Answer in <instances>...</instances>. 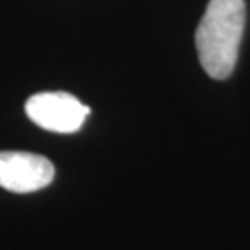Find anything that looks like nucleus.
Masks as SVG:
<instances>
[{
	"mask_svg": "<svg viewBox=\"0 0 250 250\" xmlns=\"http://www.w3.org/2000/svg\"><path fill=\"white\" fill-rule=\"evenodd\" d=\"M245 30V0H209L195 34L206 74L226 80L235 69Z\"/></svg>",
	"mask_w": 250,
	"mask_h": 250,
	"instance_id": "obj_1",
	"label": "nucleus"
},
{
	"mask_svg": "<svg viewBox=\"0 0 250 250\" xmlns=\"http://www.w3.org/2000/svg\"><path fill=\"white\" fill-rule=\"evenodd\" d=\"M24 109L32 123L56 134L78 132L91 113L85 104L63 91L37 93L26 100Z\"/></svg>",
	"mask_w": 250,
	"mask_h": 250,
	"instance_id": "obj_2",
	"label": "nucleus"
},
{
	"mask_svg": "<svg viewBox=\"0 0 250 250\" xmlns=\"http://www.w3.org/2000/svg\"><path fill=\"white\" fill-rule=\"evenodd\" d=\"M52 180V161L43 156L17 150L0 152V188L24 195L50 186Z\"/></svg>",
	"mask_w": 250,
	"mask_h": 250,
	"instance_id": "obj_3",
	"label": "nucleus"
}]
</instances>
